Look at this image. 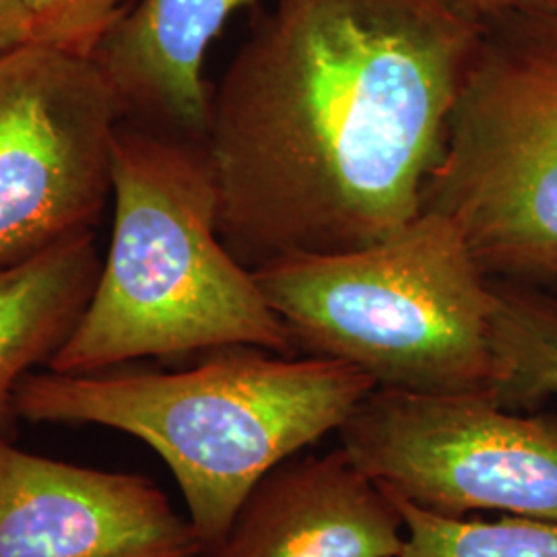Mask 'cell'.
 <instances>
[{
  "mask_svg": "<svg viewBox=\"0 0 557 557\" xmlns=\"http://www.w3.org/2000/svg\"><path fill=\"white\" fill-rule=\"evenodd\" d=\"M260 0H135L94 59L124 119L205 140L211 87L202 64L230 17Z\"/></svg>",
  "mask_w": 557,
  "mask_h": 557,
  "instance_id": "30bf717a",
  "label": "cell"
},
{
  "mask_svg": "<svg viewBox=\"0 0 557 557\" xmlns=\"http://www.w3.org/2000/svg\"><path fill=\"white\" fill-rule=\"evenodd\" d=\"M160 485L0 438V557H202Z\"/></svg>",
  "mask_w": 557,
  "mask_h": 557,
  "instance_id": "ba28073f",
  "label": "cell"
},
{
  "mask_svg": "<svg viewBox=\"0 0 557 557\" xmlns=\"http://www.w3.org/2000/svg\"><path fill=\"white\" fill-rule=\"evenodd\" d=\"M112 200L96 292L48 370L96 374L238 345L298 354L255 273L221 239L205 140L122 120Z\"/></svg>",
  "mask_w": 557,
  "mask_h": 557,
  "instance_id": "3957f363",
  "label": "cell"
},
{
  "mask_svg": "<svg viewBox=\"0 0 557 557\" xmlns=\"http://www.w3.org/2000/svg\"><path fill=\"white\" fill-rule=\"evenodd\" d=\"M209 354L180 372H32L15 391L23 421L101 425L153 448L178 483L205 556L260 479L338 432L376 388L338 359L246 345Z\"/></svg>",
  "mask_w": 557,
  "mask_h": 557,
  "instance_id": "7a4b0ae2",
  "label": "cell"
},
{
  "mask_svg": "<svg viewBox=\"0 0 557 557\" xmlns=\"http://www.w3.org/2000/svg\"><path fill=\"white\" fill-rule=\"evenodd\" d=\"M34 41L32 20L20 0H0V54Z\"/></svg>",
  "mask_w": 557,
  "mask_h": 557,
  "instance_id": "2e32d148",
  "label": "cell"
},
{
  "mask_svg": "<svg viewBox=\"0 0 557 557\" xmlns=\"http://www.w3.org/2000/svg\"><path fill=\"white\" fill-rule=\"evenodd\" d=\"M403 543L391 494L338 446L269 471L205 557H397Z\"/></svg>",
  "mask_w": 557,
  "mask_h": 557,
  "instance_id": "9c48e42d",
  "label": "cell"
},
{
  "mask_svg": "<svg viewBox=\"0 0 557 557\" xmlns=\"http://www.w3.org/2000/svg\"><path fill=\"white\" fill-rule=\"evenodd\" d=\"M473 20L485 23L515 15H557V0H453Z\"/></svg>",
  "mask_w": 557,
  "mask_h": 557,
  "instance_id": "9a60e30c",
  "label": "cell"
},
{
  "mask_svg": "<svg viewBox=\"0 0 557 557\" xmlns=\"http://www.w3.org/2000/svg\"><path fill=\"white\" fill-rule=\"evenodd\" d=\"M103 255L96 232L0 271V438H17L15 391L50 368L71 337L100 278Z\"/></svg>",
  "mask_w": 557,
  "mask_h": 557,
  "instance_id": "8fae6325",
  "label": "cell"
},
{
  "mask_svg": "<svg viewBox=\"0 0 557 557\" xmlns=\"http://www.w3.org/2000/svg\"><path fill=\"white\" fill-rule=\"evenodd\" d=\"M25 7L34 41L94 57L106 34L135 0H20Z\"/></svg>",
  "mask_w": 557,
  "mask_h": 557,
  "instance_id": "5bb4252c",
  "label": "cell"
},
{
  "mask_svg": "<svg viewBox=\"0 0 557 557\" xmlns=\"http://www.w3.org/2000/svg\"><path fill=\"white\" fill-rule=\"evenodd\" d=\"M423 209L457 221L487 277L557 283V15L485 23Z\"/></svg>",
  "mask_w": 557,
  "mask_h": 557,
  "instance_id": "5b68a950",
  "label": "cell"
},
{
  "mask_svg": "<svg viewBox=\"0 0 557 557\" xmlns=\"http://www.w3.org/2000/svg\"><path fill=\"white\" fill-rule=\"evenodd\" d=\"M252 273L296 351L351 363L376 388L492 397V277L446 213L423 209L376 244Z\"/></svg>",
  "mask_w": 557,
  "mask_h": 557,
  "instance_id": "277c9868",
  "label": "cell"
},
{
  "mask_svg": "<svg viewBox=\"0 0 557 557\" xmlns=\"http://www.w3.org/2000/svg\"><path fill=\"white\" fill-rule=\"evenodd\" d=\"M485 25L453 0H275L211 91L220 236L250 271L418 218Z\"/></svg>",
  "mask_w": 557,
  "mask_h": 557,
  "instance_id": "6da1fadb",
  "label": "cell"
},
{
  "mask_svg": "<svg viewBox=\"0 0 557 557\" xmlns=\"http://www.w3.org/2000/svg\"><path fill=\"white\" fill-rule=\"evenodd\" d=\"M492 398L515 411L557 398V283L492 278Z\"/></svg>",
  "mask_w": 557,
  "mask_h": 557,
  "instance_id": "7c38bea8",
  "label": "cell"
},
{
  "mask_svg": "<svg viewBox=\"0 0 557 557\" xmlns=\"http://www.w3.org/2000/svg\"><path fill=\"white\" fill-rule=\"evenodd\" d=\"M122 120L94 57L40 41L0 54V271L96 232Z\"/></svg>",
  "mask_w": 557,
  "mask_h": 557,
  "instance_id": "52a82bcc",
  "label": "cell"
},
{
  "mask_svg": "<svg viewBox=\"0 0 557 557\" xmlns=\"http://www.w3.org/2000/svg\"><path fill=\"white\" fill-rule=\"evenodd\" d=\"M391 498L405 524V543L397 557H557V522L442 517L395 494Z\"/></svg>",
  "mask_w": 557,
  "mask_h": 557,
  "instance_id": "4fadbf2b",
  "label": "cell"
},
{
  "mask_svg": "<svg viewBox=\"0 0 557 557\" xmlns=\"http://www.w3.org/2000/svg\"><path fill=\"white\" fill-rule=\"evenodd\" d=\"M338 440L366 475L430 512L498 510L557 522L552 416H522L490 395L374 388Z\"/></svg>",
  "mask_w": 557,
  "mask_h": 557,
  "instance_id": "8992f818",
  "label": "cell"
}]
</instances>
